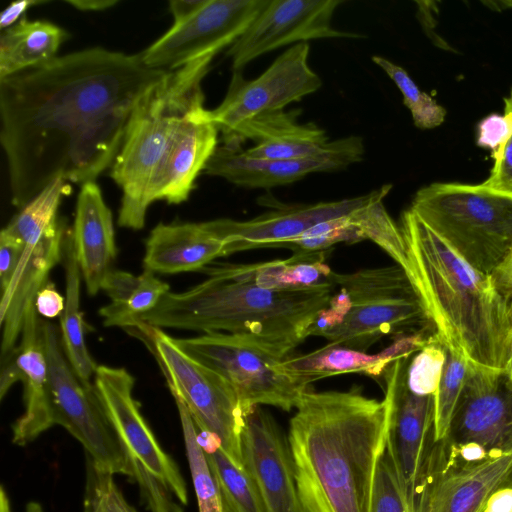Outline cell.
<instances>
[{"label": "cell", "instance_id": "19", "mask_svg": "<svg viewBox=\"0 0 512 512\" xmlns=\"http://www.w3.org/2000/svg\"><path fill=\"white\" fill-rule=\"evenodd\" d=\"M391 189L392 184H385L357 197L284 205L245 221L220 218L211 223L226 243L225 256L256 248H276L320 222L351 214L384 199Z\"/></svg>", "mask_w": 512, "mask_h": 512}, {"label": "cell", "instance_id": "28", "mask_svg": "<svg viewBox=\"0 0 512 512\" xmlns=\"http://www.w3.org/2000/svg\"><path fill=\"white\" fill-rule=\"evenodd\" d=\"M299 111L285 110L260 115L248 122L230 145L252 140L245 150L255 159L290 160L313 156L329 142L323 129L313 123L297 122Z\"/></svg>", "mask_w": 512, "mask_h": 512}, {"label": "cell", "instance_id": "9", "mask_svg": "<svg viewBox=\"0 0 512 512\" xmlns=\"http://www.w3.org/2000/svg\"><path fill=\"white\" fill-rule=\"evenodd\" d=\"M189 356L223 376L236 390L248 416L255 407L269 405L290 411L305 390L276 370L294 348L254 335L211 332L175 338Z\"/></svg>", "mask_w": 512, "mask_h": 512}, {"label": "cell", "instance_id": "52", "mask_svg": "<svg viewBox=\"0 0 512 512\" xmlns=\"http://www.w3.org/2000/svg\"><path fill=\"white\" fill-rule=\"evenodd\" d=\"M510 96H511V98H512V91H511V95H510Z\"/></svg>", "mask_w": 512, "mask_h": 512}, {"label": "cell", "instance_id": "35", "mask_svg": "<svg viewBox=\"0 0 512 512\" xmlns=\"http://www.w3.org/2000/svg\"><path fill=\"white\" fill-rule=\"evenodd\" d=\"M361 209L348 215L320 222L299 237L283 242L276 248H288L294 253H314L330 250L333 245L338 243L352 244L365 240L360 224Z\"/></svg>", "mask_w": 512, "mask_h": 512}, {"label": "cell", "instance_id": "17", "mask_svg": "<svg viewBox=\"0 0 512 512\" xmlns=\"http://www.w3.org/2000/svg\"><path fill=\"white\" fill-rule=\"evenodd\" d=\"M134 385V377L122 367L98 365L93 378L95 394L131 460L144 466L185 505L188 502L185 481L142 416L133 397Z\"/></svg>", "mask_w": 512, "mask_h": 512}, {"label": "cell", "instance_id": "16", "mask_svg": "<svg viewBox=\"0 0 512 512\" xmlns=\"http://www.w3.org/2000/svg\"><path fill=\"white\" fill-rule=\"evenodd\" d=\"M339 0H268L227 54L234 71L280 47L324 38H363L335 29L333 15Z\"/></svg>", "mask_w": 512, "mask_h": 512}, {"label": "cell", "instance_id": "44", "mask_svg": "<svg viewBox=\"0 0 512 512\" xmlns=\"http://www.w3.org/2000/svg\"><path fill=\"white\" fill-rule=\"evenodd\" d=\"M23 244L0 233V281L2 291L11 283L21 261Z\"/></svg>", "mask_w": 512, "mask_h": 512}, {"label": "cell", "instance_id": "6", "mask_svg": "<svg viewBox=\"0 0 512 512\" xmlns=\"http://www.w3.org/2000/svg\"><path fill=\"white\" fill-rule=\"evenodd\" d=\"M333 294L309 329L327 343L366 352L384 336L436 330L406 271L399 265L334 273Z\"/></svg>", "mask_w": 512, "mask_h": 512}, {"label": "cell", "instance_id": "27", "mask_svg": "<svg viewBox=\"0 0 512 512\" xmlns=\"http://www.w3.org/2000/svg\"><path fill=\"white\" fill-rule=\"evenodd\" d=\"M329 252L330 250L294 253L287 259L250 264L212 262L201 272L209 277L254 284L269 290H306L324 285L335 286V271L325 263Z\"/></svg>", "mask_w": 512, "mask_h": 512}, {"label": "cell", "instance_id": "11", "mask_svg": "<svg viewBox=\"0 0 512 512\" xmlns=\"http://www.w3.org/2000/svg\"><path fill=\"white\" fill-rule=\"evenodd\" d=\"M440 441L469 460L512 450V377L505 369L467 361L461 395Z\"/></svg>", "mask_w": 512, "mask_h": 512}, {"label": "cell", "instance_id": "23", "mask_svg": "<svg viewBox=\"0 0 512 512\" xmlns=\"http://www.w3.org/2000/svg\"><path fill=\"white\" fill-rule=\"evenodd\" d=\"M43 319L35 301L28 304L18 345L14 349L17 381L24 387V412L12 426V441L25 446L52 427L48 361Z\"/></svg>", "mask_w": 512, "mask_h": 512}, {"label": "cell", "instance_id": "18", "mask_svg": "<svg viewBox=\"0 0 512 512\" xmlns=\"http://www.w3.org/2000/svg\"><path fill=\"white\" fill-rule=\"evenodd\" d=\"M362 137L329 141L317 154L290 160H263L248 156L239 145L217 146L204 171L247 188H271L293 183L314 172L336 171L363 159Z\"/></svg>", "mask_w": 512, "mask_h": 512}, {"label": "cell", "instance_id": "48", "mask_svg": "<svg viewBox=\"0 0 512 512\" xmlns=\"http://www.w3.org/2000/svg\"><path fill=\"white\" fill-rule=\"evenodd\" d=\"M206 0H171L169 10L174 19V25L180 24L193 16Z\"/></svg>", "mask_w": 512, "mask_h": 512}, {"label": "cell", "instance_id": "1", "mask_svg": "<svg viewBox=\"0 0 512 512\" xmlns=\"http://www.w3.org/2000/svg\"><path fill=\"white\" fill-rule=\"evenodd\" d=\"M167 72L141 53L92 47L0 79L12 204L23 208L58 178L83 185L111 168L138 100Z\"/></svg>", "mask_w": 512, "mask_h": 512}, {"label": "cell", "instance_id": "29", "mask_svg": "<svg viewBox=\"0 0 512 512\" xmlns=\"http://www.w3.org/2000/svg\"><path fill=\"white\" fill-rule=\"evenodd\" d=\"M68 37L66 30L52 22L23 17L1 32L0 79L52 60Z\"/></svg>", "mask_w": 512, "mask_h": 512}, {"label": "cell", "instance_id": "7", "mask_svg": "<svg viewBox=\"0 0 512 512\" xmlns=\"http://www.w3.org/2000/svg\"><path fill=\"white\" fill-rule=\"evenodd\" d=\"M410 209L483 273L491 274L512 246V200L479 184L431 183L416 192Z\"/></svg>", "mask_w": 512, "mask_h": 512}, {"label": "cell", "instance_id": "24", "mask_svg": "<svg viewBox=\"0 0 512 512\" xmlns=\"http://www.w3.org/2000/svg\"><path fill=\"white\" fill-rule=\"evenodd\" d=\"M71 232L87 293L94 296L117 256L112 213L95 181L81 185Z\"/></svg>", "mask_w": 512, "mask_h": 512}, {"label": "cell", "instance_id": "43", "mask_svg": "<svg viewBox=\"0 0 512 512\" xmlns=\"http://www.w3.org/2000/svg\"><path fill=\"white\" fill-rule=\"evenodd\" d=\"M512 131V116L504 110V115L492 113L483 118L477 126L478 146L496 153L508 140Z\"/></svg>", "mask_w": 512, "mask_h": 512}, {"label": "cell", "instance_id": "42", "mask_svg": "<svg viewBox=\"0 0 512 512\" xmlns=\"http://www.w3.org/2000/svg\"><path fill=\"white\" fill-rule=\"evenodd\" d=\"M504 110L512 116V98L504 99ZM493 166L488 178L479 184L484 191L512 200V131L505 144L491 154Z\"/></svg>", "mask_w": 512, "mask_h": 512}, {"label": "cell", "instance_id": "31", "mask_svg": "<svg viewBox=\"0 0 512 512\" xmlns=\"http://www.w3.org/2000/svg\"><path fill=\"white\" fill-rule=\"evenodd\" d=\"M199 440L218 483L224 512H265L258 489L246 469L229 457L215 436L200 431Z\"/></svg>", "mask_w": 512, "mask_h": 512}, {"label": "cell", "instance_id": "21", "mask_svg": "<svg viewBox=\"0 0 512 512\" xmlns=\"http://www.w3.org/2000/svg\"><path fill=\"white\" fill-rule=\"evenodd\" d=\"M430 337L428 331L398 336L388 347L375 354L327 343L308 353L292 352L275 368L302 390L315 381L341 374L354 373L378 378L384 375L392 362L421 350Z\"/></svg>", "mask_w": 512, "mask_h": 512}, {"label": "cell", "instance_id": "32", "mask_svg": "<svg viewBox=\"0 0 512 512\" xmlns=\"http://www.w3.org/2000/svg\"><path fill=\"white\" fill-rule=\"evenodd\" d=\"M67 190L68 185L63 178L54 180L2 229L1 233L20 241L24 246L18 268L28 262L45 233L59 221L58 208Z\"/></svg>", "mask_w": 512, "mask_h": 512}, {"label": "cell", "instance_id": "40", "mask_svg": "<svg viewBox=\"0 0 512 512\" xmlns=\"http://www.w3.org/2000/svg\"><path fill=\"white\" fill-rule=\"evenodd\" d=\"M370 512H411L387 448L377 462Z\"/></svg>", "mask_w": 512, "mask_h": 512}, {"label": "cell", "instance_id": "8", "mask_svg": "<svg viewBox=\"0 0 512 512\" xmlns=\"http://www.w3.org/2000/svg\"><path fill=\"white\" fill-rule=\"evenodd\" d=\"M126 330L149 349L171 394L182 399L198 430L215 436L229 457L244 467L241 434L247 415L234 387L185 353L161 328L138 322Z\"/></svg>", "mask_w": 512, "mask_h": 512}, {"label": "cell", "instance_id": "51", "mask_svg": "<svg viewBox=\"0 0 512 512\" xmlns=\"http://www.w3.org/2000/svg\"><path fill=\"white\" fill-rule=\"evenodd\" d=\"M505 371L512 377V349L507 364L505 366Z\"/></svg>", "mask_w": 512, "mask_h": 512}, {"label": "cell", "instance_id": "46", "mask_svg": "<svg viewBox=\"0 0 512 512\" xmlns=\"http://www.w3.org/2000/svg\"><path fill=\"white\" fill-rule=\"evenodd\" d=\"M498 292L506 301L512 319V246L502 262L491 273Z\"/></svg>", "mask_w": 512, "mask_h": 512}, {"label": "cell", "instance_id": "20", "mask_svg": "<svg viewBox=\"0 0 512 512\" xmlns=\"http://www.w3.org/2000/svg\"><path fill=\"white\" fill-rule=\"evenodd\" d=\"M241 451L265 512H307L297 489L288 439L273 416L259 406L246 417Z\"/></svg>", "mask_w": 512, "mask_h": 512}, {"label": "cell", "instance_id": "49", "mask_svg": "<svg viewBox=\"0 0 512 512\" xmlns=\"http://www.w3.org/2000/svg\"><path fill=\"white\" fill-rule=\"evenodd\" d=\"M65 2L80 11H103L118 4L117 0H67Z\"/></svg>", "mask_w": 512, "mask_h": 512}, {"label": "cell", "instance_id": "39", "mask_svg": "<svg viewBox=\"0 0 512 512\" xmlns=\"http://www.w3.org/2000/svg\"><path fill=\"white\" fill-rule=\"evenodd\" d=\"M383 200H377L360 211V224L365 238L372 240L405 270L407 257L404 239L399 225L386 211Z\"/></svg>", "mask_w": 512, "mask_h": 512}, {"label": "cell", "instance_id": "30", "mask_svg": "<svg viewBox=\"0 0 512 512\" xmlns=\"http://www.w3.org/2000/svg\"><path fill=\"white\" fill-rule=\"evenodd\" d=\"M61 262L65 274V305L60 315V334L64 352L82 382L93 387L98 365L92 359L84 336V321L80 310L81 271L75 255L72 232L64 237Z\"/></svg>", "mask_w": 512, "mask_h": 512}, {"label": "cell", "instance_id": "10", "mask_svg": "<svg viewBox=\"0 0 512 512\" xmlns=\"http://www.w3.org/2000/svg\"><path fill=\"white\" fill-rule=\"evenodd\" d=\"M48 361L51 424L62 426L89 455V463L110 474L133 476L129 453L107 418L94 387L85 385L69 363L60 328L42 321Z\"/></svg>", "mask_w": 512, "mask_h": 512}, {"label": "cell", "instance_id": "25", "mask_svg": "<svg viewBox=\"0 0 512 512\" xmlns=\"http://www.w3.org/2000/svg\"><path fill=\"white\" fill-rule=\"evenodd\" d=\"M226 243L204 222L159 223L145 241L143 267L153 273L201 271L225 256Z\"/></svg>", "mask_w": 512, "mask_h": 512}, {"label": "cell", "instance_id": "2", "mask_svg": "<svg viewBox=\"0 0 512 512\" xmlns=\"http://www.w3.org/2000/svg\"><path fill=\"white\" fill-rule=\"evenodd\" d=\"M290 420L288 444L307 512H370L376 466L386 448L390 401L307 388Z\"/></svg>", "mask_w": 512, "mask_h": 512}, {"label": "cell", "instance_id": "4", "mask_svg": "<svg viewBox=\"0 0 512 512\" xmlns=\"http://www.w3.org/2000/svg\"><path fill=\"white\" fill-rule=\"evenodd\" d=\"M335 286L269 290L209 277L183 292L166 293L138 322L157 327L254 335L294 349L309 337Z\"/></svg>", "mask_w": 512, "mask_h": 512}, {"label": "cell", "instance_id": "13", "mask_svg": "<svg viewBox=\"0 0 512 512\" xmlns=\"http://www.w3.org/2000/svg\"><path fill=\"white\" fill-rule=\"evenodd\" d=\"M410 357L392 362L383 375L384 393L390 401L386 448L411 512H419L436 442V395H418L408 388L406 368Z\"/></svg>", "mask_w": 512, "mask_h": 512}, {"label": "cell", "instance_id": "26", "mask_svg": "<svg viewBox=\"0 0 512 512\" xmlns=\"http://www.w3.org/2000/svg\"><path fill=\"white\" fill-rule=\"evenodd\" d=\"M67 229L65 222L59 219L45 233L28 262L17 269L11 283L2 291L1 356L10 353L18 345L28 304L35 301L38 292L48 282L51 270L61 261Z\"/></svg>", "mask_w": 512, "mask_h": 512}, {"label": "cell", "instance_id": "5", "mask_svg": "<svg viewBox=\"0 0 512 512\" xmlns=\"http://www.w3.org/2000/svg\"><path fill=\"white\" fill-rule=\"evenodd\" d=\"M213 58L168 71L138 100L111 166V177L122 189L119 226L132 230L144 227L151 179L170 151L183 119L204 104L201 82Z\"/></svg>", "mask_w": 512, "mask_h": 512}, {"label": "cell", "instance_id": "41", "mask_svg": "<svg viewBox=\"0 0 512 512\" xmlns=\"http://www.w3.org/2000/svg\"><path fill=\"white\" fill-rule=\"evenodd\" d=\"M85 512H137L124 498L113 474L97 470L89 463Z\"/></svg>", "mask_w": 512, "mask_h": 512}, {"label": "cell", "instance_id": "14", "mask_svg": "<svg viewBox=\"0 0 512 512\" xmlns=\"http://www.w3.org/2000/svg\"><path fill=\"white\" fill-rule=\"evenodd\" d=\"M268 0H206L186 21L172 27L141 52L152 69L172 71L195 60L214 57L230 47Z\"/></svg>", "mask_w": 512, "mask_h": 512}, {"label": "cell", "instance_id": "37", "mask_svg": "<svg viewBox=\"0 0 512 512\" xmlns=\"http://www.w3.org/2000/svg\"><path fill=\"white\" fill-rule=\"evenodd\" d=\"M468 359L446 344V360L436 393L435 441L445 437L461 395Z\"/></svg>", "mask_w": 512, "mask_h": 512}, {"label": "cell", "instance_id": "50", "mask_svg": "<svg viewBox=\"0 0 512 512\" xmlns=\"http://www.w3.org/2000/svg\"><path fill=\"white\" fill-rule=\"evenodd\" d=\"M0 512H13L10 498L4 486L0 487Z\"/></svg>", "mask_w": 512, "mask_h": 512}, {"label": "cell", "instance_id": "33", "mask_svg": "<svg viewBox=\"0 0 512 512\" xmlns=\"http://www.w3.org/2000/svg\"><path fill=\"white\" fill-rule=\"evenodd\" d=\"M172 396L179 413L199 512H224L220 489L199 440L197 426L182 399L176 394Z\"/></svg>", "mask_w": 512, "mask_h": 512}, {"label": "cell", "instance_id": "34", "mask_svg": "<svg viewBox=\"0 0 512 512\" xmlns=\"http://www.w3.org/2000/svg\"><path fill=\"white\" fill-rule=\"evenodd\" d=\"M169 291L168 283L144 269L138 286L123 303H109L100 308L99 315L103 318V325L125 329L135 326L139 317L154 309Z\"/></svg>", "mask_w": 512, "mask_h": 512}, {"label": "cell", "instance_id": "12", "mask_svg": "<svg viewBox=\"0 0 512 512\" xmlns=\"http://www.w3.org/2000/svg\"><path fill=\"white\" fill-rule=\"evenodd\" d=\"M310 46L298 43L285 50L257 78L246 80L234 71L225 98L209 110L222 133L224 144H231L239 131L254 118L282 111L316 92L322 81L309 65Z\"/></svg>", "mask_w": 512, "mask_h": 512}, {"label": "cell", "instance_id": "47", "mask_svg": "<svg viewBox=\"0 0 512 512\" xmlns=\"http://www.w3.org/2000/svg\"><path fill=\"white\" fill-rule=\"evenodd\" d=\"M46 1L23 0L12 2L1 13L0 29L4 31L18 23L25 15V12L34 5L43 4Z\"/></svg>", "mask_w": 512, "mask_h": 512}, {"label": "cell", "instance_id": "38", "mask_svg": "<svg viewBox=\"0 0 512 512\" xmlns=\"http://www.w3.org/2000/svg\"><path fill=\"white\" fill-rule=\"evenodd\" d=\"M445 360L446 343L436 332L410 357L406 368L408 388L418 395H436Z\"/></svg>", "mask_w": 512, "mask_h": 512}, {"label": "cell", "instance_id": "3", "mask_svg": "<svg viewBox=\"0 0 512 512\" xmlns=\"http://www.w3.org/2000/svg\"><path fill=\"white\" fill-rule=\"evenodd\" d=\"M405 269L437 334L468 360L505 369L512 349L509 307L491 274L462 258L410 208L400 216Z\"/></svg>", "mask_w": 512, "mask_h": 512}, {"label": "cell", "instance_id": "45", "mask_svg": "<svg viewBox=\"0 0 512 512\" xmlns=\"http://www.w3.org/2000/svg\"><path fill=\"white\" fill-rule=\"evenodd\" d=\"M64 305L65 299L51 282H47L41 288L35 299L37 313L45 318L60 316L64 310Z\"/></svg>", "mask_w": 512, "mask_h": 512}, {"label": "cell", "instance_id": "22", "mask_svg": "<svg viewBox=\"0 0 512 512\" xmlns=\"http://www.w3.org/2000/svg\"><path fill=\"white\" fill-rule=\"evenodd\" d=\"M218 128L204 104L183 119L175 141L149 184L146 201H186L199 173L218 146Z\"/></svg>", "mask_w": 512, "mask_h": 512}, {"label": "cell", "instance_id": "36", "mask_svg": "<svg viewBox=\"0 0 512 512\" xmlns=\"http://www.w3.org/2000/svg\"><path fill=\"white\" fill-rule=\"evenodd\" d=\"M371 59L398 87L403 96V103L409 109L417 128L432 129L444 122L445 108L421 91L405 69L382 56L375 55Z\"/></svg>", "mask_w": 512, "mask_h": 512}, {"label": "cell", "instance_id": "15", "mask_svg": "<svg viewBox=\"0 0 512 512\" xmlns=\"http://www.w3.org/2000/svg\"><path fill=\"white\" fill-rule=\"evenodd\" d=\"M511 475L512 450L469 460L436 441L419 512H483Z\"/></svg>", "mask_w": 512, "mask_h": 512}]
</instances>
